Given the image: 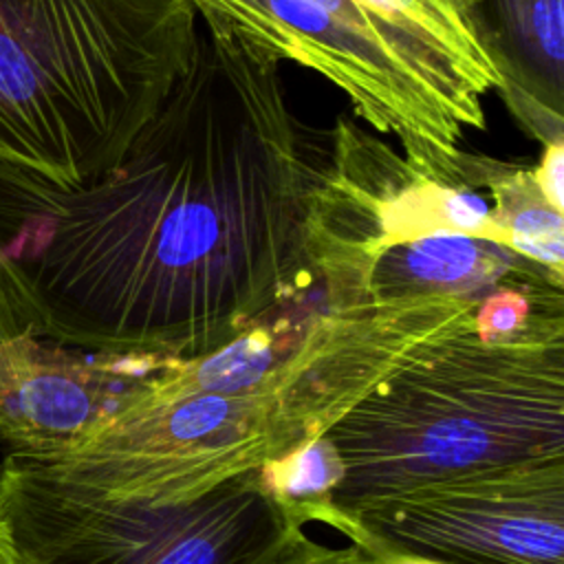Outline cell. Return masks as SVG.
<instances>
[{"mask_svg":"<svg viewBox=\"0 0 564 564\" xmlns=\"http://www.w3.org/2000/svg\"><path fill=\"white\" fill-rule=\"evenodd\" d=\"M463 234L505 247L491 205L476 189L443 181L341 117L330 167L306 192L302 253L326 300L381 249L430 234Z\"/></svg>","mask_w":564,"mask_h":564,"instance_id":"7","label":"cell"},{"mask_svg":"<svg viewBox=\"0 0 564 564\" xmlns=\"http://www.w3.org/2000/svg\"><path fill=\"white\" fill-rule=\"evenodd\" d=\"M0 564H22V560L15 553V549L11 544V538L7 535L2 524H0Z\"/></svg>","mask_w":564,"mask_h":564,"instance_id":"17","label":"cell"},{"mask_svg":"<svg viewBox=\"0 0 564 564\" xmlns=\"http://www.w3.org/2000/svg\"><path fill=\"white\" fill-rule=\"evenodd\" d=\"M562 280L518 258L502 245L463 236L430 234L377 251L366 267L326 304H355L412 295L480 300L498 286Z\"/></svg>","mask_w":564,"mask_h":564,"instance_id":"9","label":"cell"},{"mask_svg":"<svg viewBox=\"0 0 564 564\" xmlns=\"http://www.w3.org/2000/svg\"><path fill=\"white\" fill-rule=\"evenodd\" d=\"M262 564H377L368 553L348 546H326L315 542L304 529H293L280 549Z\"/></svg>","mask_w":564,"mask_h":564,"instance_id":"14","label":"cell"},{"mask_svg":"<svg viewBox=\"0 0 564 564\" xmlns=\"http://www.w3.org/2000/svg\"><path fill=\"white\" fill-rule=\"evenodd\" d=\"M0 524L22 564H262L300 527L258 469L185 502L110 498L9 452Z\"/></svg>","mask_w":564,"mask_h":564,"instance_id":"4","label":"cell"},{"mask_svg":"<svg viewBox=\"0 0 564 564\" xmlns=\"http://www.w3.org/2000/svg\"><path fill=\"white\" fill-rule=\"evenodd\" d=\"M167 361L88 352L37 335L0 344V438L18 454L70 452Z\"/></svg>","mask_w":564,"mask_h":564,"instance_id":"8","label":"cell"},{"mask_svg":"<svg viewBox=\"0 0 564 564\" xmlns=\"http://www.w3.org/2000/svg\"><path fill=\"white\" fill-rule=\"evenodd\" d=\"M427 62L469 95L502 90L505 77L478 35L476 0H364Z\"/></svg>","mask_w":564,"mask_h":564,"instance_id":"11","label":"cell"},{"mask_svg":"<svg viewBox=\"0 0 564 564\" xmlns=\"http://www.w3.org/2000/svg\"><path fill=\"white\" fill-rule=\"evenodd\" d=\"M540 196L560 214H564V141L544 143L540 163L531 170Z\"/></svg>","mask_w":564,"mask_h":564,"instance_id":"15","label":"cell"},{"mask_svg":"<svg viewBox=\"0 0 564 564\" xmlns=\"http://www.w3.org/2000/svg\"><path fill=\"white\" fill-rule=\"evenodd\" d=\"M35 335L33 319L0 264V344Z\"/></svg>","mask_w":564,"mask_h":564,"instance_id":"16","label":"cell"},{"mask_svg":"<svg viewBox=\"0 0 564 564\" xmlns=\"http://www.w3.org/2000/svg\"><path fill=\"white\" fill-rule=\"evenodd\" d=\"M187 73L115 170L57 192L0 165V264L37 337L194 359L291 302L308 165L280 59L209 7Z\"/></svg>","mask_w":564,"mask_h":564,"instance_id":"1","label":"cell"},{"mask_svg":"<svg viewBox=\"0 0 564 564\" xmlns=\"http://www.w3.org/2000/svg\"><path fill=\"white\" fill-rule=\"evenodd\" d=\"M341 513L471 471L564 456V317L480 341L474 315L427 341L328 432Z\"/></svg>","mask_w":564,"mask_h":564,"instance_id":"3","label":"cell"},{"mask_svg":"<svg viewBox=\"0 0 564 564\" xmlns=\"http://www.w3.org/2000/svg\"><path fill=\"white\" fill-rule=\"evenodd\" d=\"M258 476L300 527L324 522L337 531L341 529L346 516L335 509L333 496L341 482L344 467L326 434L280 460L262 465Z\"/></svg>","mask_w":564,"mask_h":564,"instance_id":"13","label":"cell"},{"mask_svg":"<svg viewBox=\"0 0 564 564\" xmlns=\"http://www.w3.org/2000/svg\"><path fill=\"white\" fill-rule=\"evenodd\" d=\"M344 516V535L370 557L564 564V456L425 482Z\"/></svg>","mask_w":564,"mask_h":564,"instance_id":"6","label":"cell"},{"mask_svg":"<svg viewBox=\"0 0 564 564\" xmlns=\"http://www.w3.org/2000/svg\"><path fill=\"white\" fill-rule=\"evenodd\" d=\"M192 4L218 11L280 59H291L335 84L359 119L375 132L399 139L412 165L467 185L469 154L460 150V141L467 128H487L482 101L313 0H192Z\"/></svg>","mask_w":564,"mask_h":564,"instance_id":"5","label":"cell"},{"mask_svg":"<svg viewBox=\"0 0 564 564\" xmlns=\"http://www.w3.org/2000/svg\"><path fill=\"white\" fill-rule=\"evenodd\" d=\"M476 185L491 192V216L505 234V247L562 280L564 214L540 196L531 170L480 156Z\"/></svg>","mask_w":564,"mask_h":564,"instance_id":"12","label":"cell"},{"mask_svg":"<svg viewBox=\"0 0 564 564\" xmlns=\"http://www.w3.org/2000/svg\"><path fill=\"white\" fill-rule=\"evenodd\" d=\"M474 20L513 112L542 143L562 141V0H476Z\"/></svg>","mask_w":564,"mask_h":564,"instance_id":"10","label":"cell"},{"mask_svg":"<svg viewBox=\"0 0 564 564\" xmlns=\"http://www.w3.org/2000/svg\"><path fill=\"white\" fill-rule=\"evenodd\" d=\"M377 564H434L427 560L419 557H403V555H383V557H372Z\"/></svg>","mask_w":564,"mask_h":564,"instance_id":"18","label":"cell"},{"mask_svg":"<svg viewBox=\"0 0 564 564\" xmlns=\"http://www.w3.org/2000/svg\"><path fill=\"white\" fill-rule=\"evenodd\" d=\"M192 0H0V165L77 192L187 73Z\"/></svg>","mask_w":564,"mask_h":564,"instance_id":"2","label":"cell"}]
</instances>
